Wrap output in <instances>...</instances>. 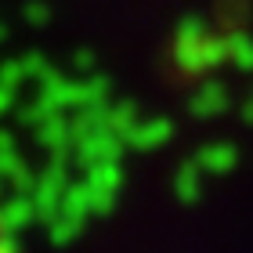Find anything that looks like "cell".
<instances>
[{"instance_id":"1","label":"cell","mask_w":253,"mask_h":253,"mask_svg":"<svg viewBox=\"0 0 253 253\" xmlns=\"http://www.w3.org/2000/svg\"><path fill=\"white\" fill-rule=\"evenodd\" d=\"M0 253H11V250H7V243H4V235H0Z\"/></svg>"}]
</instances>
